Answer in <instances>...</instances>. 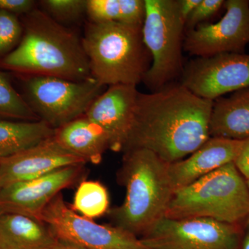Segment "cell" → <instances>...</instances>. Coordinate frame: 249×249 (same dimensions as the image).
I'll use <instances>...</instances> for the list:
<instances>
[{"label":"cell","instance_id":"1","mask_svg":"<svg viewBox=\"0 0 249 249\" xmlns=\"http://www.w3.org/2000/svg\"><path fill=\"white\" fill-rule=\"evenodd\" d=\"M213 103L180 83L150 93L139 92L133 124L123 152L146 149L169 164L183 160L210 138Z\"/></svg>","mask_w":249,"mask_h":249},{"label":"cell","instance_id":"2","mask_svg":"<svg viewBox=\"0 0 249 249\" xmlns=\"http://www.w3.org/2000/svg\"><path fill=\"white\" fill-rule=\"evenodd\" d=\"M19 45L0 60V69L22 76H53L72 81L92 78L89 60L74 31L42 10L23 16Z\"/></svg>","mask_w":249,"mask_h":249},{"label":"cell","instance_id":"3","mask_svg":"<svg viewBox=\"0 0 249 249\" xmlns=\"http://www.w3.org/2000/svg\"><path fill=\"white\" fill-rule=\"evenodd\" d=\"M124 153L119 181L125 188V196L122 204L107 214L113 225L138 237L165 217L175 189L169 163L146 149Z\"/></svg>","mask_w":249,"mask_h":249},{"label":"cell","instance_id":"4","mask_svg":"<svg viewBox=\"0 0 249 249\" xmlns=\"http://www.w3.org/2000/svg\"><path fill=\"white\" fill-rule=\"evenodd\" d=\"M142 28L117 22H88L82 45L91 76L103 86H137L151 67Z\"/></svg>","mask_w":249,"mask_h":249},{"label":"cell","instance_id":"5","mask_svg":"<svg viewBox=\"0 0 249 249\" xmlns=\"http://www.w3.org/2000/svg\"><path fill=\"white\" fill-rule=\"evenodd\" d=\"M249 216V191L233 162L174 193L165 217L209 218L242 224Z\"/></svg>","mask_w":249,"mask_h":249},{"label":"cell","instance_id":"6","mask_svg":"<svg viewBox=\"0 0 249 249\" xmlns=\"http://www.w3.org/2000/svg\"><path fill=\"white\" fill-rule=\"evenodd\" d=\"M145 1L142 38L152 62L142 82L155 91L181 78L186 22L180 14L178 0Z\"/></svg>","mask_w":249,"mask_h":249},{"label":"cell","instance_id":"7","mask_svg":"<svg viewBox=\"0 0 249 249\" xmlns=\"http://www.w3.org/2000/svg\"><path fill=\"white\" fill-rule=\"evenodd\" d=\"M24 99L40 120L57 129L84 116L103 93L91 78L72 81L53 76H23Z\"/></svg>","mask_w":249,"mask_h":249},{"label":"cell","instance_id":"8","mask_svg":"<svg viewBox=\"0 0 249 249\" xmlns=\"http://www.w3.org/2000/svg\"><path fill=\"white\" fill-rule=\"evenodd\" d=\"M40 220L59 240L85 249H150L137 236L114 225L101 224L78 214L61 193L42 211Z\"/></svg>","mask_w":249,"mask_h":249},{"label":"cell","instance_id":"9","mask_svg":"<svg viewBox=\"0 0 249 249\" xmlns=\"http://www.w3.org/2000/svg\"><path fill=\"white\" fill-rule=\"evenodd\" d=\"M241 231L242 224L209 218L164 217L140 239L150 249H237Z\"/></svg>","mask_w":249,"mask_h":249},{"label":"cell","instance_id":"10","mask_svg":"<svg viewBox=\"0 0 249 249\" xmlns=\"http://www.w3.org/2000/svg\"><path fill=\"white\" fill-rule=\"evenodd\" d=\"M180 83L196 96L213 101L249 88V54L197 57L185 65Z\"/></svg>","mask_w":249,"mask_h":249},{"label":"cell","instance_id":"11","mask_svg":"<svg viewBox=\"0 0 249 249\" xmlns=\"http://www.w3.org/2000/svg\"><path fill=\"white\" fill-rule=\"evenodd\" d=\"M226 13L214 24L187 30L183 49L190 55L210 57L224 53H245L249 44V1L227 0Z\"/></svg>","mask_w":249,"mask_h":249},{"label":"cell","instance_id":"12","mask_svg":"<svg viewBox=\"0 0 249 249\" xmlns=\"http://www.w3.org/2000/svg\"><path fill=\"white\" fill-rule=\"evenodd\" d=\"M84 165L70 166L45 176L0 188V213H14L40 219L46 206L83 176Z\"/></svg>","mask_w":249,"mask_h":249},{"label":"cell","instance_id":"13","mask_svg":"<svg viewBox=\"0 0 249 249\" xmlns=\"http://www.w3.org/2000/svg\"><path fill=\"white\" fill-rule=\"evenodd\" d=\"M139 93L136 85H111L85 113L88 119L104 131L112 151L124 150L133 124Z\"/></svg>","mask_w":249,"mask_h":249},{"label":"cell","instance_id":"14","mask_svg":"<svg viewBox=\"0 0 249 249\" xmlns=\"http://www.w3.org/2000/svg\"><path fill=\"white\" fill-rule=\"evenodd\" d=\"M86 163L63 148L53 136L17 155L0 160V188Z\"/></svg>","mask_w":249,"mask_h":249},{"label":"cell","instance_id":"15","mask_svg":"<svg viewBox=\"0 0 249 249\" xmlns=\"http://www.w3.org/2000/svg\"><path fill=\"white\" fill-rule=\"evenodd\" d=\"M245 142L210 137L189 157L169 164L168 173L175 191L234 162Z\"/></svg>","mask_w":249,"mask_h":249},{"label":"cell","instance_id":"16","mask_svg":"<svg viewBox=\"0 0 249 249\" xmlns=\"http://www.w3.org/2000/svg\"><path fill=\"white\" fill-rule=\"evenodd\" d=\"M53 137L65 150L86 163L99 164L105 152L110 149L104 131L85 115L55 129Z\"/></svg>","mask_w":249,"mask_h":249},{"label":"cell","instance_id":"17","mask_svg":"<svg viewBox=\"0 0 249 249\" xmlns=\"http://www.w3.org/2000/svg\"><path fill=\"white\" fill-rule=\"evenodd\" d=\"M209 132L211 137L238 141L249 138V88L214 100Z\"/></svg>","mask_w":249,"mask_h":249},{"label":"cell","instance_id":"18","mask_svg":"<svg viewBox=\"0 0 249 249\" xmlns=\"http://www.w3.org/2000/svg\"><path fill=\"white\" fill-rule=\"evenodd\" d=\"M0 239L18 249H47L58 240L40 219L14 213H0Z\"/></svg>","mask_w":249,"mask_h":249},{"label":"cell","instance_id":"19","mask_svg":"<svg viewBox=\"0 0 249 249\" xmlns=\"http://www.w3.org/2000/svg\"><path fill=\"white\" fill-rule=\"evenodd\" d=\"M55 130L43 121L0 119V160L17 155L51 138Z\"/></svg>","mask_w":249,"mask_h":249},{"label":"cell","instance_id":"20","mask_svg":"<svg viewBox=\"0 0 249 249\" xmlns=\"http://www.w3.org/2000/svg\"><path fill=\"white\" fill-rule=\"evenodd\" d=\"M71 209L90 219L107 213L109 196L107 188L98 181H81L75 193Z\"/></svg>","mask_w":249,"mask_h":249},{"label":"cell","instance_id":"21","mask_svg":"<svg viewBox=\"0 0 249 249\" xmlns=\"http://www.w3.org/2000/svg\"><path fill=\"white\" fill-rule=\"evenodd\" d=\"M0 119L22 121H40L22 95L15 89L0 70Z\"/></svg>","mask_w":249,"mask_h":249},{"label":"cell","instance_id":"22","mask_svg":"<svg viewBox=\"0 0 249 249\" xmlns=\"http://www.w3.org/2000/svg\"><path fill=\"white\" fill-rule=\"evenodd\" d=\"M40 4L59 23L76 22L86 14L87 0H44Z\"/></svg>","mask_w":249,"mask_h":249},{"label":"cell","instance_id":"23","mask_svg":"<svg viewBox=\"0 0 249 249\" xmlns=\"http://www.w3.org/2000/svg\"><path fill=\"white\" fill-rule=\"evenodd\" d=\"M23 31L22 22L18 16L0 11V60L19 45Z\"/></svg>","mask_w":249,"mask_h":249},{"label":"cell","instance_id":"24","mask_svg":"<svg viewBox=\"0 0 249 249\" xmlns=\"http://www.w3.org/2000/svg\"><path fill=\"white\" fill-rule=\"evenodd\" d=\"M86 14L90 22H119V0H87Z\"/></svg>","mask_w":249,"mask_h":249},{"label":"cell","instance_id":"25","mask_svg":"<svg viewBox=\"0 0 249 249\" xmlns=\"http://www.w3.org/2000/svg\"><path fill=\"white\" fill-rule=\"evenodd\" d=\"M121 16L119 22L133 27H142L145 21V0H119Z\"/></svg>","mask_w":249,"mask_h":249},{"label":"cell","instance_id":"26","mask_svg":"<svg viewBox=\"0 0 249 249\" xmlns=\"http://www.w3.org/2000/svg\"><path fill=\"white\" fill-rule=\"evenodd\" d=\"M224 2V0H201L187 19V30H191L199 24H204L205 21L217 14Z\"/></svg>","mask_w":249,"mask_h":249},{"label":"cell","instance_id":"27","mask_svg":"<svg viewBox=\"0 0 249 249\" xmlns=\"http://www.w3.org/2000/svg\"><path fill=\"white\" fill-rule=\"evenodd\" d=\"M36 9L32 0H0V11L16 16H24Z\"/></svg>","mask_w":249,"mask_h":249},{"label":"cell","instance_id":"28","mask_svg":"<svg viewBox=\"0 0 249 249\" xmlns=\"http://www.w3.org/2000/svg\"><path fill=\"white\" fill-rule=\"evenodd\" d=\"M233 163L246 181L249 180V138L245 140L242 150Z\"/></svg>","mask_w":249,"mask_h":249},{"label":"cell","instance_id":"29","mask_svg":"<svg viewBox=\"0 0 249 249\" xmlns=\"http://www.w3.org/2000/svg\"><path fill=\"white\" fill-rule=\"evenodd\" d=\"M201 0H178L179 12L185 22Z\"/></svg>","mask_w":249,"mask_h":249},{"label":"cell","instance_id":"30","mask_svg":"<svg viewBox=\"0 0 249 249\" xmlns=\"http://www.w3.org/2000/svg\"><path fill=\"white\" fill-rule=\"evenodd\" d=\"M237 249H249V216L242 224V231Z\"/></svg>","mask_w":249,"mask_h":249},{"label":"cell","instance_id":"31","mask_svg":"<svg viewBox=\"0 0 249 249\" xmlns=\"http://www.w3.org/2000/svg\"><path fill=\"white\" fill-rule=\"evenodd\" d=\"M47 249H85L80 248L74 245H72L71 243H68V242H64L62 240H57L53 245L51 246L50 247Z\"/></svg>","mask_w":249,"mask_h":249},{"label":"cell","instance_id":"32","mask_svg":"<svg viewBox=\"0 0 249 249\" xmlns=\"http://www.w3.org/2000/svg\"><path fill=\"white\" fill-rule=\"evenodd\" d=\"M0 249H18L0 239Z\"/></svg>","mask_w":249,"mask_h":249},{"label":"cell","instance_id":"33","mask_svg":"<svg viewBox=\"0 0 249 249\" xmlns=\"http://www.w3.org/2000/svg\"><path fill=\"white\" fill-rule=\"evenodd\" d=\"M246 182H247V187H248L249 191V180H247V181H246Z\"/></svg>","mask_w":249,"mask_h":249}]
</instances>
